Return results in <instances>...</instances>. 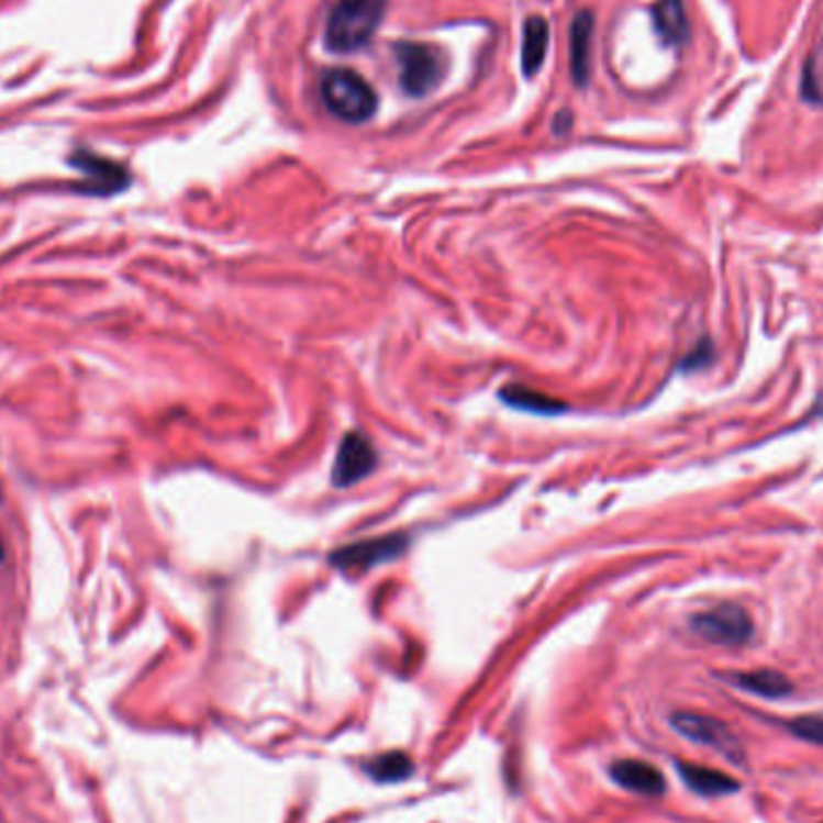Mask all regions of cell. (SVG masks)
<instances>
[{"mask_svg": "<svg viewBox=\"0 0 823 823\" xmlns=\"http://www.w3.org/2000/svg\"><path fill=\"white\" fill-rule=\"evenodd\" d=\"M388 0H337L325 24V44L335 54H352L369 44L386 15Z\"/></svg>", "mask_w": 823, "mask_h": 823, "instance_id": "6da1fadb", "label": "cell"}, {"mask_svg": "<svg viewBox=\"0 0 823 823\" xmlns=\"http://www.w3.org/2000/svg\"><path fill=\"white\" fill-rule=\"evenodd\" d=\"M321 97L327 111L347 123L369 121L378 107V97L371 90V85L366 82L362 75L342 68L327 70L323 75Z\"/></svg>", "mask_w": 823, "mask_h": 823, "instance_id": "7a4b0ae2", "label": "cell"}, {"mask_svg": "<svg viewBox=\"0 0 823 823\" xmlns=\"http://www.w3.org/2000/svg\"><path fill=\"white\" fill-rule=\"evenodd\" d=\"M392 51L398 58L400 85L410 97H426L446 78L448 60L441 48L420 42H400Z\"/></svg>", "mask_w": 823, "mask_h": 823, "instance_id": "3957f363", "label": "cell"}, {"mask_svg": "<svg viewBox=\"0 0 823 823\" xmlns=\"http://www.w3.org/2000/svg\"><path fill=\"white\" fill-rule=\"evenodd\" d=\"M696 636L715 645H744L754 636V624L739 604H720L691 619Z\"/></svg>", "mask_w": 823, "mask_h": 823, "instance_id": "277c9868", "label": "cell"}, {"mask_svg": "<svg viewBox=\"0 0 823 823\" xmlns=\"http://www.w3.org/2000/svg\"><path fill=\"white\" fill-rule=\"evenodd\" d=\"M672 727L696 744H705L713 746L720 754H725L732 761H739L742 758V744L734 737V732L723 723V720L711 718V715H701V713H675Z\"/></svg>", "mask_w": 823, "mask_h": 823, "instance_id": "5b68a950", "label": "cell"}, {"mask_svg": "<svg viewBox=\"0 0 823 823\" xmlns=\"http://www.w3.org/2000/svg\"><path fill=\"white\" fill-rule=\"evenodd\" d=\"M408 547L404 535H388L369 542L349 544V547L333 554V564L342 571H366V568L396 559Z\"/></svg>", "mask_w": 823, "mask_h": 823, "instance_id": "8992f818", "label": "cell"}, {"mask_svg": "<svg viewBox=\"0 0 823 823\" xmlns=\"http://www.w3.org/2000/svg\"><path fill=\"white\" fill-rule=\"evenodd\" d=\"M374 467H376L374 446L362 434L354 432L342 441L337 460L333 467V482L337 487H349L369 475Z\"/></svg>", "mask_w": 823, "mask_h": 823, "instance_id": "52a82bcc", "label": "cell"}, {"mask_svg": "<svg viewBox=\"0 0 823 823\" xmlns=\"http://www.w3.org/2000/svg\"><path fill=\"white\" fill-rule=\"evenodd\" d=\"M75 169H80L87 179V193L94 196H113L129 186L131 176L121 164L104 159L99 155H75L70 159Z\"/></svg>", "mask_w": 823, "mask_h": 823, "instance_id": "ba28073f", "label": "cell"}, {"mask_svg": "<svg viewBox=\"0 0 823 823\" xmlns=\"http://www.w3.org/2000/svg\"><path fill=\"white\" fill-rule=\"evenodd\" d=\"M612 778L622 788L645 797H660L667 790V782L660 770L650 764L638 761V758H624V761L612 764Z\"/></svg>", "mask_w": 823, "mask_h": 823, "instance_id": "9c48e42d", "label": "cell"}, {"mask_svg": "<svg viewBox=\"0 0 823 823\" xmlns=\"http://www.w3.org/2000/svg\"><path fill=\"white\" fill-rule=\"evenodd\" d=\"M679 776L681 780L689 785V790L703 797H725L739 792V780H734L732 776L723 774V770L715 768H705L699 764H683L679 761Z\"/></svg>", "mask_w": 823, "mask_h": 823, "instance_id": "30bf717a", "label": "cell"}, {"mask_svg": "<svg viewBox=\"0 0 823 823\" xmlns=\"http://www.w3.org/2000/svg\"><path fill=\"white\" fill-rule=\"evenodd\" d=\"M653 24L667 46H679L689 40V20L681 0H660L653 8Z\"/></svg>", "mask_w": 823, "mask_h": 823, "instance_id": "8fae6325", "label": "cell"}, {"mask_svg": "<svg viewBox=\"0 0 823 823\" xmlns=\"http://www.w3.org/2000/svg\"><path fill=\"white\" fill-rule=\"evenodd\" d=\"M547 46H549L547 20L540 15L527 18L523 24V48H521L525 78H533V75L542 68L544 58H547Z\"/></svg>", "mask_w": 823, "mask_h": 823, "instance_id": "7c38bea8", "label": "cell"}, {"mask_svg": "<svg viewBox=\"0 0 823 823\" xmlns=\"http://www.w3.org/2000/svg\"><path fill=\"white\" fill-rule=\"evenodd\" d=\"M592 15L578 12L571 24V75L576 85H586L590 78V51H592Z\"/></svg>", "mask_w": 823, "mask_h": 823, "instance_id": "4fadbf2b", "label": "cell"}, {"mask_svg": "<svg viewBox=\"0 0 823 823\" xmlns=\"http://www.w3.org/2000/svg\"><path fill=\"white\" fill-rule=\"evenodd\" d=\"M739 689L764 696V699H782L792 691V681L776 672V669H756V672H739L730 677Z\"/></svg>", "mask_w": 823, "mask_h": 823, "instance_id": "5bb4252c", "label": "cell"}, {"mask_svg": "<svg viewBox=\"0 0 823 823\" xmlns=\"http://www.w3.org/2000/svg\"><path fill=\"white\" fill-rule=\"evenodd\" d=\"M503 398L511 404H515V408H523V410H537V412L547 410V414H554L552 410H561L559 402L544 400L535 390H527V388H505Z\"/></svg>", "mask_w": 823, "mask_h": 823, "instance_id": "9a60e30c", "label": "cell"}, {"mask_svg": "<svg viewBox=\"0 0 823 823\" xmlns=\"http://www.w3.org/2000/svg\"><path fill=\"white\" fill-rule=\"evenodd\" d=\"M412 770L410 761L402 754H388L383 758H378L374 764V776L383 782L390 780H402Z\"/></svg>", "mask_w": 823, "mask_h": 823, "instance_id": "2e32d148", "label": "cell"}, {"mask_svg": "<svg viewBox=\"0 0 823 823\" xmlns=\"http://www.w3.org/2000/svg\"><path fill=\"white\" fill-rule=\"evenodd\" d=\"M788 730L794 734V737L823 746V713L794 718L788 723Z\"/></svg>", "mask_w": 823, "mask_h": 823, "instance_id": "e0dca14e", "label": "cell"}, {"mask_svg": "<svg viewBox=\"0 0 823 823\" xmlns=\"http://www.w3.org/2000/svg\"><path fill=\"white\" fill-rule=\"evenodd\" d=\"M713 352H715L713 349V342L711 340H701L699 347H696L689 354V359L683 362V369H689V366H691V369H699V366H708V364L713 362Z\"/></svg>", "mask_w": 823, "mask_h": 823, "instance_id": "ac0fdd59", "label": "cell"}, {"mask_svg": "<svg viewBox=\"0 0 823 823\" xmlns=\"http://www.w3.org/2000/svg\"><path fill=\"white\" fill-rule=\"evenodd\" d=\"M3 556H5V549H3V540H0V561H3Z\"/></svg>", "mask_w": 823, "mask_h": 823, "instance_id": "d6986e66", "label": "cell"}]
</instances>
